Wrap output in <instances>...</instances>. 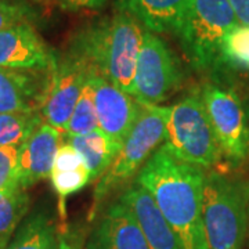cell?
Instances as JSON below:
<instances>
[{
    "label": "cell",
    "mask_w": 249,
    "mask_h": 249,
    "mask_svg": "<svg viewBox=\"0 0 249 249\" xmlns=\"http://www.w3.org/2000/svg\"><path fill=\"white\" fill-rule=\"evenodd\" d=\"M206 170L178 158L163 142L136 176L186 249H208L202 219Z\"/></svg>",
    "instance_id": "6da1fadb"
},
{
    "label": "cell",
    "mask_w": 249,
    "mask_h": 249,
    "mask_svg": "<svg viewBox=\"0 0 249 249\" xmlns=\"http://www.w3.org/2000/svg\"><path fill=\"white\" fill-rule=\"evenodd\" d=\"M142 24L124 11L80 28L67 53L79 58L90 72L133 96L134 73L142 42Z\"/></svg>",
    "instance_id": "7a4b0ae2"
},
{
    "label": "cell",
    "mask_w": 249,
    "mask_h": 249,
    "mask_svg": "<svg viewBox=\"0 0 249 249\" xmlns=\"http://www.w3.org/2000/svg\"><path fill=\"white\" fill-rule=\"evenodd\" d=\"M249 181L219 170L205 175L202 219L208 249H241L248 227Z\"/></svg>",
    "instance_id": "3957f363"
},
{
    "label": "cell",
    "mask_w": 249,
    "mask_h": 249,
    "mask_svg": "<svg viewBox=\"0 0 249 249\" xmlns=\"http://www.w3.org/2000/svg\"><path fill=\"white\" fill-rule=\"evenodd\" d=\"M168 114L169 107L142 104V112L114 162L96 181L88 223L97 219L108 196L137 176L152 154L166 142Z\"/></svg>",
    "instance_id": "277c9868"
},
{
    "label": "cell",
    "mask_w": 249,
    "mask_h": 249,
    "mask_svg": "<svg viewBox=\"0 0 249 249\" xmlns=\"http://www.w3.org/2000/svg\"><path fill=\"white\" fill-rule=\"evenodd\" d=\"M237 25L229 0H191L176 35L190 65L196 72L213 70L224 37Z\"/></svg>",
    "instance_id": "5b68a950"
},
{
    "label": "cell",
    "mask_w": 249,
    "mask_h": 249,
    "mask_svg": "<svg viewBox=\"0 0 249 249\" xmlns=\"http://www.w3.org/2000/svg\"><path fill=\"white\" fill-rule=\"evenodd\" d=\"M166 147L178 158L209 170L223 158L199 93H191L169 107Z\"/></svg>",
    "instance_id": "8992f818"
},
{
    "label": "cell",
    "mask_w": 249,
    "mask_h": 249,
    "mask_svg": "<svg viewBox=\"0 0 249 249\" xmlns=\"http://www.w3.org/2000/svg\"><path fill=\"white\" fill-rule=\"evenodd\" d=\"M223 158L240 165L249 155V118L240 96L230 88L205 83L199 91Z\"/></svg>",
    "instance_id": "52a82bcc"
},
{
    "label": "cell",
    "mask_w": 249,
    "mask_h": 249,
    "mask_svg": "<svg viewBox=\"0 0 249 249\" xmlns=\"http://www.w3.org/2000/svg\"><path fill=\"white\" fill-rule=\"evenodd\" d=\"M183 71L176 54L157 34L144 31L134 73L133 97L160 106L181 86Z\"/></svg>",
    "instance_id": "ba28073f"
},
{
    "label": "cell",
    "mask_w": 249,
    "mask_h": 249,
    "mask_svg": "<svg viewBox=\"0 0 249 249\" xmlns=\"http://www.w3.org/2000/svg\"><path fill=\"white\" fill-rule=\"evenodd\" d=\"M89 75V68L79 58L67 52L58 54L57 61L52 68L49 89L40 108L43 122L65 133L72 111Z\"/></svg>",
    "instance_id": "9c48e42d"
},
{
    "label": "cell",
    "mask_w": 249,
    "mask_h": 249,
    "mask_svg": "<svg viewBox=\"0 0 249 249\" xmlns=\"http://www.w3.org/2000/svg\"><path fill=\"white\" fill-rule=\"evenodd\" d=\"M94 86L98 129L119 152L140 115L142 103L100 75L90 73Z\"/></svg>",
    "instance_id": "30bf717a"
},
{
    "label": "cell",
    "mask_w": 249,
    "mask_h": 249,
    "mask_svg": "<svg viewBox=\"0 0 249 249\" xmlns=\"http://www.w3.org/2000/svg\"><path fill=\"white\" fill-rule=\"evenodd\" d=\"M58 54L49 47L31 22L0 31V68L13 71H50Z\"/></svg>",
    "instance_id": "8fae6325"
},
{
    "label": "cell",
    "mask_w": 249,
    "mask_h": 249,
    "mask_svg": "<svg viewBox=\"0 0 249 249\" xmlns=\"http://www.w3.org/2000/svg\"><path fill=\"white\" fill-rule=\"evenodd\" d=\"M93 223L83 249H148L136 217L119 199Z\"/></svg>",
    "instance_id": "7c38bea8"
},
{
    "label": "cell",
    "mask_w": 249,
    "mask_h": 249,
    "mask_svg": "<svg viewBox=\"0 0 249 249\" xmlns=\"http://www.w3.org/2000/svg\"><path fill=\"white\" fill-rule=\"evenodd\" d=\"M64 134L60 129L46 122L31 134V137L19 147L18 186L28 190L36 183L50 178Z\"/></svg>",
    "instance_id": "4fadbf2b"
},
{
    "label": "cell",
    "mask_w": 249,
    "mask_h": 249,
    "mask_svg": "<svg viewBox=\"0 0 249 249\" xmlns=\"http://www.w3.org/2000/svg\"><path fill=\"white\" fill-rule=\"evenodd\" d=\"M133 213L148 249H186L183 241L160 213L151 196L134 183L118 198Z\"/></svg>",
    "instance_id": "5bb4252c"
},
{
    "label": "cell",
    "mask_w": 249,
    "mask_h": 249,
    "mask_svg": "<svg viewBox=\"0 0 249 249\" xmlns=\"http://www.w3.org/2000/svg\"><path fill=\"white\" fill-rule=\"evenodd\" d=\"M50 71L0 68V112L40 111L50 83Z\"/></svg>",
    "instance_id": "9a60e30c"
},
{
    "label": "cell",
    "mask_w": 249,
    "mask_h": 249,
    "mask_svg": "<svg viewBox=\"0 0 249 249\" xmlns=\"http://www.w3.org/2000/svg\"><path fill=\"white\" fill-rule=\"evenodd\" d=\"M191 0H118L119 11L134 17L152 34L178 35Z\"/></svg>",
    "instance_id": "2e32d148"
},
{
    "label": "cell",
    "mask_w": 249,
    "mask_h": 249,
    "mask_svg": "<svg viewBox=\"0 0 249 249\" xmlns=\"http://www.w3.org/2000/svg\"><path fill=\"white\" fill-rule=\"evenodd\" d=\"M61 224L50 211L36 209L19 224L6 249H60Z\"/></svg>",
    "instance_id": "e0dca14e"
},
{
    "label": "cell",
    "mask_w": 249,
    "mask_h": 249,
    "mask_svg": "<svg viewBox=\"0 0 249 249\" xmlns=\"http://www.w3.org/2000/svg\"><path fill=\"white\" fill-rule=\"evenodd\" d=\"M67 142L73 145L75 150L82 155L83 162L90 172L91 183L97 181L107 172L118 155L112 142L100 129L88 134L67 137Z\"/></svg>",
    "instance_id": "ac0fdd59"
},
{
    "label": "cell",
    "mask_w": 249,
    "mask_h": 249,
    "mask_svg": "<svg viewBox=\"0 0 249 249\" xmlns=\"http://www.w3.org/2000/svg\"><path fill=\"white\" fill-rule=\"evenodd\" d=\"M31 198L25 188L14 186L0 191V249H6L29 213Z\"/></svg>",
    "instance_id": "d6986e66"
},
{
    "label": "cell",
    "mask_w": 249,
    "mask_h": 249,
    "mask_svg": "<svg viewBox=\"0 0 249 249\" xmlns=\"http://www.w3.org/2000/svg\"><path fill=\"white\" fill-rule=\"evenodd\" d=\"M42 124L40 111L0 112V147H21Z\"/></svg>",
    "instance_id": "ffe728a7"
},
{
    "label": "cell",
    "mask_w": 249,
    "mask_h": 249,
    "mask_svg": "<svg viewBox=\"0 0 249 249\" xmlns=\"http://www.w3.org/2000/svg\"><path fill=\"white\" fill-rule=\"evenodd\" d=\"M214 68L249 73V27L238 24L227 34Z\"/></svg>",
    "instance_id": "44dd1931"
},
{
    "label": "cell",
    "mask_w": 249,
    "mask_h": 249,
    "mask_svg": "<svg viewBox=\"0 0 249 249\" xmlns=\"http://www.w3.org/2000/svg\"><path fill=\"white\" fill-rule=\"evenodd\" d=\"M91 73V72H90ZM98 129L96 104H94V86L91 78H88L76 106L72 111L70 122L65 129V136H80L94 132Z\"/></svg>",
    "instance_id": "7402d4cb"
},
{
    "label": "cell",
    "mask_w": 249,
    "mask_h": 249,
    "mask_svg": "<svg viewBox=\"0 0 249 249\" xmlns=\"http://www.w3.org/2000/svg\"><path fill=\"white\" fill-rule=\"evenodd\" d=\"M50 180L53 184L54 191L58 196V213L60 222L65 223L67 212H65V199L72 194L83 190L85 187L91 183L89 169L86 165L80 166L79 169L65 170V172H52Z\"/></svg>",
    "instance_id": "603a6c76"
},
{
    "label": "cell",
    "mask_w": 249,
    "mask_h": 249,
    "mask_svg": "<svg viewBox=\"0 0 249 249\" xmlns=\"http://www.w3.org/2000/svg\"><path fill=\"white\" fill-rule=\"evenodd\" d=\"M18 154L19 147H0V191L18 186Z\"/></svg>",
    "instance_id": "cb8c5ba5"
},
{
    "label": "cell",
    "mask_w": 249,
    "mask_h": 249,
    "mask_svg": "<svg viewBox=\"0 0 249 249\" xmlns=\"http://www.w3.org/2000/svg\"><path fill=\"white\" fill-rule=\"evenodd\" d=\"M31 17L32 10L25 3L0 0V31L19 22H29Z\"/></svg>",
    "instance_id": "d4e9b609"
},
{
    "label": "cell",
    "mask_w": 249,
    "mask_h": 249,
    "mask_svg": "<svg viewBox=\"0 0 249 249\" xmlns=\"http://www.w3.org/2000/svg\"><path fill=\"white\" fill-rule=\"evenodd\" d=\"M88 237L85 223H62L60 232V249H83Z\"/></svg>",
    "instance_id": "484cf974"
},
{
    "label": "cell",
    "mask_w": 249,
    "mask_h": 249,
    "mask_svg": "<svg viewBox=\"0 0 249 249\" xmlns=\"http://www.w3.org/2000/svg\"><path fill=\"white\" fill-rule=\"evenodd\" d=\"M85 162L79 152L70 142H62L57 151L55 160L52 172H65V170H75L83 166Z\"/></svg>",
    "instance_id": "4316f807"
},
{
    "label": "cell",
    "mask_w": 249,
    "mask_h": 249,
    "mask_svg": "<svg viewBox=\"0 0 249 249\" xmlns=\"http://www.w3.org/2000/svg\"><path fill=\"white\" fill-rule=\"evenodd\" d=\"M58 4L61 9L70 11H79V10H98L101 9L107 0H49Z\"/></svg>",
    "instance_id": "83f0119b"
},
{
    "label": "cell",
    "mask_w": 249,
    "mask_h": 249,
    "mask_svg": "<svg viewBox=\"0 0 249 249\" xmlns=\"http://www.w3.org/2000/svg\"><path fill=\"white\" fill-rule=\"evenodd\" d=\"M229 3L238 24L249 27V0H229Z\"/></svg>",
    "instance_id": "f1b7e54d"
},
{
    "label": "cell",
    "mask_w": 249,
    "mask_h": 249,
    "mask_svg": "<svg viewBox=\"0 0 249 249\" xmlns=\"http://www.w3.org/2000/svg\"><path fill=\"white\" fill-rule=\"evenodd\" d=\"M248 223H249V208H248Z\"/></svg>",
    "instance_id": "f546056e"
}]
</instances>
